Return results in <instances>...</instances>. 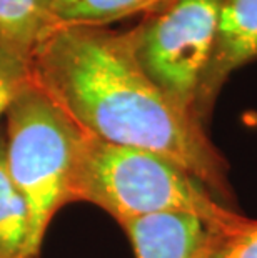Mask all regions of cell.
<instances>
[{
    "mask_svg": "<svg viewBox=\"0 0 257 258\" xmlns=\"http://www.w3.org/2000/svg\"><path fill=\"white\" fill-rule=\"evenodd\" d=\"M27 75L82 132L166 157L232 208L226 158L204 125L145 75L129 30L52 27L32 53Z\"/></svg>",
    "mask_w": 257,
    "mask_h": 258,
    "instance_id": "1",
    "label": "cell"
},
{
    "mask_svg": "<svg viewBox=\"0 0 257 258\" xmlns=\"http://www.w3.org/2000/svg\"><path fill=\"white\" fill-rule=\"evenodd\" d=\"M87 202L119 225L162 213H187L227 232L249 220L221 203L189 172L157 153L109 144L82 132L69 182V203Z\"/></svg>",
    "mask_w": 257,
    "mask_h": 258,
    "instance_id": "2",
    "label": "cell"
},
{
    "mask_svg": "<svg viewBox=\"0 0 257 258\" xmlns=\"http://www.w3.org/2000/svg\"><path fill=\"white\" fill-rule=\"evenodd\" d=\"M5 165L29 208L30 253L39 256L48 225L69 205V182L82 130L34 82H22L5 112Z\"/></svg>",
    "mask_w": 257,
    "mask_h": 258,
    "instance_id": "3",
    "label": "cell"
},
{
    "mask_svg": "<svg viewBox=\"0 0 257 258\" xmlns=\"http://www.w3.org/2000/svg\"><path fill=\"white\" fill-rule=\"evenodd\" d=\"M221 4L222 0H167L129 30L145 75L192 117L214 48Z\"/></svg>",
    "mask_w": 257,
    "mask_h": 258,
    "instance_id": "4",
    "label": "cell"
},
{
    "mask_svg": "<svg viewBox=\"0 0 257 258\" xmlns=\"http://www.w3.org/2000/svg\"><path fill=\"white\" fill-rule=\"evenodd\" d=\"M254 60H257V0H222L214 48L195 102V117L202 125H205L229 77Z\"/></svg>",
    "mask_w": 257,
    "mask_h": 258,
    "instance_id": "5",
    "label": "cell"
},
{
    "mask_svg": "<svg viewBox=\"0 0 257 258\" xmlns=\"http://www.w3.org/2000/svg\"><path fill=\"white\" fill-rule=\"evenodd\" d=\"M135 258H204L212 228L187 213H162L122 223Z\"/></svg>",
    "mask_w": 257,
    "mask_h": 258,
    "instance_id": "6",
    "label": "cell"
},
{
    "mask_svg": "<svg viewBox=\"0 0 257 258\" xmlns=\"http://www.w3.org/2000/svg\"><path fill=\"white\" fill-rule=\"evenodd\" d=\"M50 29V0H0V50L9 57L29 67Z\"/></svg>",
    "mask_w": 257,
    "mask_h": 258,
    "instance_id": "7",
    "label": "cell"
},
{
    "mask_svg": "<svg viewBox=\"0 0 257 258\" xmlns=\"http://www.w3.org/2000/svg\"><path fill=\"white\" fill-rule=\"evenodd\" d=\"M167 0H50L52 27H107L112 22L147 14Z\"/></svg>",
    "mask_w": 257,
    "mask_h": 258,
    "instance_id": "8",
    "label": "cell"
},
{
    "mask_svg": "<svg viewBox=\"0 0 257 258\" xmlns=\"http://www.w3.org/2000/svg\"><path fill=\"white\" fill-rule=\"evenodd\" d=\"M0 258H34L29 208L7 172L4 152H0Z\"/></svg>",
    "mask_w": 257,
    "mask_h": 258,
    "instance_id": "9",
    "label": "cell"
},
{
    "mask_svg": "<svg viewBox=\"0 0 257 258\" xmlns=\"http://www.w3.org/2000/svg\"><path fill=\"white\" fill-rule=\"evenodd\" d=\"M204 258H257V220L227 232L212 230Z\"/></svg>",
    "mask_w": 257,
    "mask_h": 258,
    "instance_id": "10",
    "label": "cell"
},
{
    "mask_svg": "<svg viewBox=\"0 0 257 258\" xmlns=\"http://www.w3.org/2000/svg\"><path fill=\"white\" fill-rule=\"evenodd\" d=\"M29 67L0 50V117L7 112L22 82L27 79Z\"/></svg>",
    "mask_w": 257,
    "mask_h": 258,
    "instance_id": "11",
    "label": "cell"
}]
</instances>
